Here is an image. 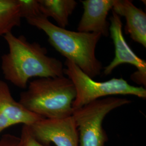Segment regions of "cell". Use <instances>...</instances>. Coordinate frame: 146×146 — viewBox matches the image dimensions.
I'll return each instance as SVG.
<instances>
[{"mask_svg":"<svg viewBox=\"0 0 146 146\" xmlns=\"http://www.w3.org/2000/svg\"><path fill=\"white\" fill-rule=\"evenodd\" d=\"M9 52L1 57V69L5 80L16 87L26 88L33 78L64 76L62 62L47 55V49L36 42L31 43L23 35L11 32L3 36Z\"/></svg>","mask_w":146,"mask_h":146,"instance_id":"1","label":"cell"},{"mask_svg":"<svg viewBox=\"0 0 146 146\" xmlns=\"http://www.w3.org/2000/svg\"><path fill=\"white\" fill-rule=\"evenodd\" d=\"M26 20L29 25L44 31L52 47L90 78L100 75L102 64L96 58L95 51L101 34L60 28L43 15Z\"/></svg>","mask_w":146,"mask_h":146,"instance_id":"2","label":"cell"},{"mask_svg":"<svg viewBox=\"0 0 146 146\" xmlns=\"http://www.w3.org/2000/svg\"><path fill=\"white\" fill-rule=\"evenodd\" d=\"M76 95L75 87L68 77L43 78L31 81L19 102L44 119H61L72 116Z\"/></svg>","mask_w":146,"mask_h":146,"instance_id":"3","label":"cell"},{"mask_svg":"<svg viewBox=\"0 0 146 146\" xmlns=\"http://www.w3.org/2000/svg\"><path fill=\"white\" fill-rule=\"evenodd\" d=\"M64 74L73 82L76 95L73 101V110L100 99L114 95H134L145 99L146 89L132 86L123 78H113L105 82H98L84 73L77 66L66 60Z\"/></svg>","mask_w":146,"mask_h":146,"instance_id":"4","label":"cell"},{"mask_svg":"<svg viewBox=\"0 0 146 146\" xmlns=\"http://www.w3.org/2000/svg\"><path fill=\"white\" fill-rule=\"evenodd\" d=\"M131 101L109 96L73 110V119L78 131L79 146H105L108 136L103 127L105 117L110 111Z\"/></svg>","mask_w":146,"mask_h":146,"instance_id":"5","label":"cell"},{"mask_svg":"<svg viewBox=\"0 0 146 146\" xmlns=\"http://www.w3.org/2000/svg\"><path fill=\"white\" fill-rule=\"evenodd\" d=\"M110 21V34L114 44L115 56L111 62L104 67V75H110L120 64H129L137 69V71L131 75V80L136 84L146 87V61L137 56L126 42L123 35L120 16L113 11Z\"/></svg>","mask_w":146,"mask_h":146,"instance_id":"6","label":"cell"},{"mask_svg":"<svg viewBox=\"0 0 146 146\" xmlns=\"http://www.w3.org/2000/svg\"><path fill=\"white\" fill-rule=\"evenodd\" d=\"M27 126L34 137L42 143L79 146L78 131L72 116L61 119H42Z\"/></svg>","mask_w":146,"mask_h":146,"instance_id":"7","label":"cell"},{"mask_svg":"<svg viewBox=\"0 0 146 146\" xmlns=\"http://www.w3.org/2000/svg\"><path fill=\"white\" fill-rule=\"evenodd\" d=\"M44 119L26 109L16 101L7 84L0 80V134L11 126L29 125Z\"/></svg>","mask_w":146,"mask_h":146,"instance_id":"8","label":"cell"},{"mask_svg":"<svg viewBox=\"0 0 146 146\" xmlns=\"http://www.w3.org/2000/svg\"><path fill=\"white\" fill-rule=\"evenodd\" d=\"M84 13L78 23V31L110 35V23L107 17L115 0H85L81 1Z\"/></svg>","mask_w":146,"mask_h":146,"instance_id":"9","label":"cell"},{"mask_svg":"<svg viewBox=\"0 0 146 146\" xmlns=\"http://www.w3.org/2000/svg\"><path fill=\"white\" fill-rule=\"evenodd\" d=\"M125 18V33L134 41L146 47V14L129 0H115L112 9Z\"/></svg>","mask_w":146,"mask_h":146,"instance_id":"10","label":"cell"},{"mask_svg":"<svg viewBox=\"0 0 146 146\" xmlns=\"http://www.w3.org/2000/svg\"><path fill=\"white\" fill-rule=\"evenodd\" d=\"M38 2L43 15L52 18L62 28L68 26L69 17L78 5L74 0H38Z\"/></svg>","mask_w":146,"mask_h":146,"instance_id":"11","label":"cell"},{"mask_svg":"<svg viewBox=\"0 0 146 146\" xmlns=\"http://www.w3.org/2000/svg\"><path fill=\"white\" fill-rule=\"evenodd\" d=\"M21 19L18 0H0V37L20 26Z\"/></svg>","mask_w":146,"mask_h":146,"instance_id":"12","label":"cell"},{"mask_svg":"<svg viewBox=\"0 0 146 146\" xmlns=\"http://www.w3.org/2000/svg\"><path fill=\"white\" fill-rule=\"evenodd\" d=\"M22 18L26 20L43 15L38 0H18ZM44 16V15H43Z\"/></svg>","mask_w":146,"mask_h":146,"instance_id":"13","label":"cell"},{"mask_svg":"<svg viewBox=\"0 0 146 146\" xmlns=\"http://www.w3.org/2000/svg\"><path fill=\"white\" fill-rule=\"evenodd\" d=\"M20 139L19 146H51L50 144L44 143L37 140L31 134L27 125H23Z\"/></svg>","mask_w":146,"mask_h":146,"instance_id":"14","label":"cell"},{"mask_svg":"<svg viewBox=\"0 0 146 146\" xmlns=\"http://www.w3.org/2000/svg\"><path fill=\"white\" fill-rule=\"evenodd\" d=\"M20 137L11 134H5L0 138V146H19Z\"/></svg>","mask_w":146,"mask_h":146,"instance_id":"15","label":"cell"}]
</instances>
